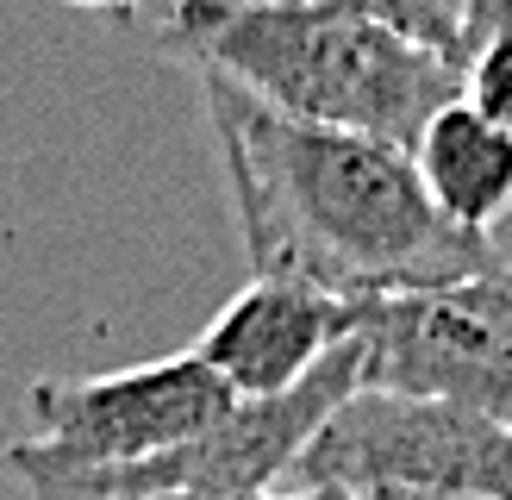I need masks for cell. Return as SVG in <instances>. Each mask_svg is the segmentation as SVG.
Instances as JSON below:
<instances>
[{
    "label": "cell",
    "instance_id": "6da1fadb",
    "mask_svg": "<svg viewBox=\"0 0 512 500\" xmlns=\"http://www.w3.org/2000/svg\"><path fill=\"white\" fill-rule=\"evenodd\" d=\"M200 100L256 275L375 300L500 263L494 238L456 232L425 200L400 144L281 119L225 82H200Z\"/></svg>",
    "mask_w": 512,
    "mask_h": 500
},
{
    "label": "cell",
    "instance_id": "7a4b0ae2",
    "mask_svg": "<svg viewBox=\"0 0 512 500\" xmlns=\"http://www.w3.org/2000/svg\"><path fill=\"white\" fill-rule=\"evenodd\" d=\"M157 50L306 125L413 150L425 119L463 100V69L325 0H163Z\"/></svg>",
    "mask_w": 512,
    "mask_h": 500
},
{
    "label": "cell",
    "instance_id": "3957f363",
    "mask_svg": "<svg viewBox=\"0 0 512 500\" xmlns=\"http://www.w3.org/2000/svg\"><path fill=\"white\" fill-rule=\"evenodd\" d=\"M25 407H32V438H13L0 457L25 488H38L69 482V475L125 469L188 444L194 432L232 413L238 394L194 350H175V357L138 369L82 375V382H32Z\"/></svg>",
    "mask_w": 512,
    "mask_h": 500
},
{
    "label": "cell",
    "instance_id": "277c9868",
    "mask_svg": "<svg viewBox=\"0 0 512 500\" xmlns=\"http://www.w3.org/2000/svg\"><path fill=\"white\" fill-rule=\"evenodd\" d=\"M356 388L450 400L512 432V263L356 300Z\"/></svg>",
    "mask_w": 512,
    "mask_h": 500
},
{
    "label": "cell",
    "instance_id": "5b68a950",
    "mask_svg": "<svg viewBox=\"0 0 512 500\" xmlns=\"http://www.w3.org/2000/svg\"><path fill=\"white\" fill-rule=\"evenodd\" d=\"M288 482H344L363 494L413 488V494L512 500V432L469 407H450V400L356 388L313 432Z\"/></svg>",
    "mask_w": 512,
    "mask_h": 500
},
{
    "label": "cell",
    "instance_id": "8992f818",
    "mask_svg": "<svg viewBox=\"0 0 512 500\" xmlns=\"http://www.w3.org/2000/svg\"><path fill=\"white\" fill-rule=\"evenodd\" d=\"M350 332H356V300L281 282V275H250L188 350L238 400H269L300 388L331 350L350 344Z\"/></svg>",
    "mask_w": 512,
    "mask_h": 500
},
{
    "label": "cell",
    "instance_id": "52a82bcc",
    "mask_svg": "<svg viewBox=\"0 0 512 500\" xmlns=\"http://www.w3.org/2000/svg\"><path fill=\"white\" fill-rule=\"evenodd\" d=\"M406 157L419 169L425 200L456 232L494 238V225L512 213V138L494 119H481L469 100H450L431 113Z\"/></svg>",
    "mask_w": 512,
    "mask_h": 500
},
{
    "label": "cell",
    "instance_id": "ba28073f",
    "mask_svg": "<svg viewBox=\"0 0 512 500\" xmlns=\"http://www.w3.org/2000/svg\"><path fill=\"white\" fill-rule=\"evenodd\" d=\"M350 19H369L381 32H394L400 44H419L431 57H444L463 69L469 57V25H475V0H325Z\"/></svg>",
    "mask_w": 512,
    "mask_h": 500
},
{
    "label": "cell",
    "instance_id": "9c48e42d",
    "mask_svg": "<svg viewBox=\"0 0 512 500\" xmlns=\"http://www.w3.org/2000/svg\"><path fill=\"white\" fill-rule=\"evenodd\" d=\"M463 100L512 138V19L481 13L463 57Z\"/></svg>",
    "mask_w": 512,
    "mask_h": 500
},
{
    "label": "cell",
    "instance_id": "30bf717a",
    "mask_svg": "<svg viewBox=\"0 0 512 500\" xmlns=\"http://www.w3.org/2000/svg\"><path fill=\"white\" fill-rule=\"evenodd\" d=\"M32 500H275V494H32Z\"/></svg>",
    "mask_w": 512,
    "mask_h": 500
},
{
    "label": "cell",
    "instance_id": "8fae6325",
    "mask_svg": "<svg viewBox=\"0 0 512 500\" xmlns=\"http://www.w3.org/2000/svg\"><path fill=\"white\" fill-rule=\"evenodd\" d=\"M275 500H369V494H356L344 482H288V488H275Z\"/></svg>",
    "mask_w": 512,
    "mask_h": 500
},
{
    "label": "cell",
    "instance_id": "7c38bea8",
    "mask_svg": "<svg viewBox=\"0 0 512 500\" xmlns=\"http://www.w3.org/2000/svg\"><path fill=\"white\" fill-rule=\"evenodd\" d=\"M363 494V488H356ZM369 500H481V494H413V488H375Z\"/></svg>",
    "mask_w": 512,
    "mask_h": 500
},
{
    "label": "cell",
    "instance_id": "4fadbf2b",
    "mask_svg": "<svg viewBox=\"0 0 512 500\" xmlns=\"http://www.w3.org/2000/svg\"><path fill=\"white\" fill-rule=\"evenodd\" d=\"M63 7H82V13H132L144 0H63Z\"/></svg>",
    "mask_w": 512,
    "mask_h": 500
}]
</instances>
